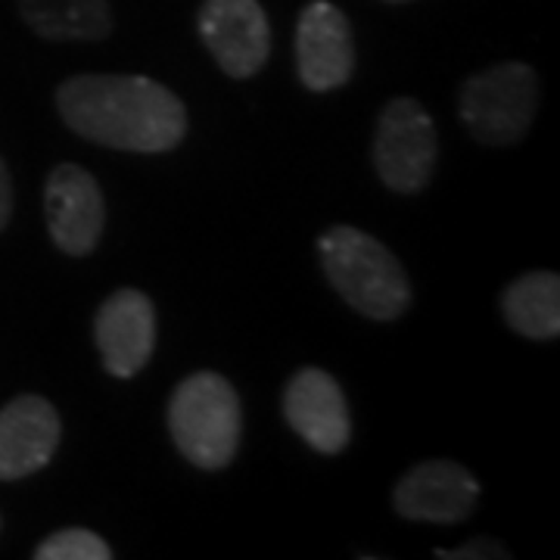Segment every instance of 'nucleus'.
Returning <instances> with one entry per match:
<instances>
[{
	"mask_svg": "<svg viewBox=\"0 0 560 560\" xmlns=\"http://www.w3.org/2000/svg\"><path fill=\"white\" fill-rule=\"evenodd\" d=\"M57 109L79 138L125 153H165L187 135L184 103L147 75L66 79Z\"/></svg>",
	"mask_w": 560,
	"mask_h": 560,
	"instance_id": "nucleus-1",
	"label": "nucleus"
},
{
	"mask_svg": "<svg viewBox=\"0 0 560 560\" xmlns=\"http://www.w3.org/2000/svg\"><path fill=\"white\" fill-rule=\"evenodd\" d=\"M283 418L320 455H340L352 440L342 386L320 368L296 371L283 389Z\"/></svg>",
	"mask_w": 560,
	"mask_h": 560,
	"instance_id": "nucleus-10",
	"label": "nucleus"
},
{
	"mask_svg": "<svg viewBox=\"0 0 560 560\" xmlns=\"http://www.w3.org/2000/svg\"><path fill=\"white\" fill-rule=\"evenodd\" d=\"M94 340L106 371L128 381L147 368L156 346V308L140 290H116L103 302L94 320Z\"/></svg>",
	"mask_w": 560,
	"mask_h": 560,
	"instance_id": "nucleus-11",
	"label": "nucleus"
},
{
	"mask_svg": "<svg viewBox=\"0 0 560 560\" xmlns=\"http://www.w3.org/2000/svg\"><path fill=\"white\" fill-rule=\"evenodd\" d=\"M296 69L308 91H337L355 72L352 25L330 0H312L296 22Z\"/></svg>",
	"mask_w": 560,
	"mask_h": 560,
	"instance_id": "nucleus-8",
	"label": "nucleus"
},
{
	"mask_svg": "<svg viewBox=\"0 0 560 560\" xmlns=\"http://www.w3.org/2000/svg\"><path fill=\"white\" fill-rule=\"evenodd\" d=\"M206 50L231 79H253L271 54V25L259 0H206L197 16Z\"/></svg>",
	"mask_w": 560,
	"mask_h": 560,
	"instance_id": "nucleus-6",
	"label": "nucleus"
},
{
	"mask_svg": "<svg viewBox=\"0 0 560 560\" xmlns=\"http://www.w3.org/2000/svg\"><path fill=\"white\" fill-rule=\"evenodd\" d=\"M168 430L180 455L200 470L228 467L243 436L241 396L215 371H197L168 399Z\"/></svg>",
	"mask_w": 560,
	"mask_h": 560,
	"instance_id": "nucleus-3",
	"label": "nucleus"
},
{
	"mask_svg": "<svg viewBox=\"0 0 560 560\" xmlns=\"http://www.w3.org/2000/svg\"><path fill=\"white\" fill-rule=\"evenodd\" d=\"M20 16L44 40H103L113 32L106 0H20Z\"/></svg>",
	"mask_w": 560,
	"mask_h": 560,
	"instance_id": "nucleus-14",
	"label": "nucleus"
},
{
	"mask_svg": "<svg viewBox=\"0 0 560 560\" xmlns=\"http://www.w3.org/2000/svg\"><path fill=\"white\" fill-rule=\"evenodd\" d=\"M539 113V79L526 62L489 66L460 84L458 116L482 147H514Z\"/></svg>",
	"mask_w": 560,
	"mask_h": 560,
	"instance_id": "nucleus-4",
	"label": "nucleus"
},
{
	"mask_svg": "<svg viewBox=\"0 0 560 560\" xmlns=\"http://www.w3.org/2000/svg\"><path fill=\"white\" fill-rule=\"evenodd\" d=\"M44 215L57 249L75 259L91 256L106 224L101 184L75 162H60L44 184Z\"/></svg>",
	"mask_w": 560,
	"mask_h": 560,
	"instance_id": "nucleus-7",
	"label": "nucleus"
},
{
	"mask_svg": "<svg viewBox=\"0 0 560 560\" xmlns=\"http://www.w3.org/2000/svg\"><path fill=\"white\" fill-rule=\"evenodd\" d=\"M318 256L334 290L364 318L396 320L411 305L401 261L359 228L330 224L318 237Z\"/></svg>",
	"mask_w": 560,
	"mask_h": 560,
	"instance_id": "nucleus-2",
	"label": "nucleus"
},
{
	"mask_svg": "<svg viewBox=\"0 0 560 560\" xmlns=\"http://www.w3.org/2000/svg\"><path fill=\"white\" fill-rule=\"evenodd\" d=\"M383 3H411V0H383Z\"/></svg>",
	"mask_w": 560,
	"mask_h": 560,
	"instance_id": "nucleus-18",
	"label": "nucleus"
},
{
	"mask_svg": "<svg viewBox=\"0 0 560 560\" xmlns=\"http://www.w3.org/2000/svg\"><path fill=\"white\" fill-rule=\"evenodd\" d=\"M440 138L430 113L415 97H396L383 106L374 135V168L396 194H420L436 172Z\"/></svg>",
	"mask_w": 560,
	"mask_h": 560,
	"instance_id": "nucleus-5",
	"label": "nucleus"
},
{
	"mask_svg": "<svg viewBox=\"0 0 560 560\" xmlns=\"http://www.w3.org/2000/svg\"><path fill=\"white\" fill-rule=\"evenodd\" d=\"M10 215H13V178L7 162L0 160V231L10 224Z\"/></svg>",
	"mask_w": 560,
	"mask_h": 560,
	"instance_id": "nucleus-17",
	"label": "nucleus"
},
{
	"mask_svg": "<svg viewBox=\"0 0 560 560\" xmlns=\"http://www.w3.org/2000/svg\"><path fill=\"white\" fill-rule=\"evenodd\" d=\"M501 315L526 340H555L560 334V278L529 271L501 293Z\"/></svg>",
	"mask_w": 560,
	"mask_h": 560,
	"instance_id": "nucleus-13",
	"label": "nucleus"
},
{
	"mask_svg": "<svg viewBox=\"0 0 560 560\" xmlns=\"http://www.w3.org/2000/svg\"><path fill=\"white\" fill-rule=\"evenodd\" d=\"M480 504V482L455 460L415 464L393 489V508L405 521L460 523Z\"/></svg>",
	"mask_w": 560,
	"mask_h": 560,
	"instance_id": "nucleus-9",
	"label": "nucleus"
},
{
	"mask_svg": "<svg viewBox=\"0 0 560 560\" xmlns=\"http://www.w3.org/2000/svg\"><path fill=\"white\" fill-rule=\"evenodd\" d=\"M440 560H495V558H511V551H504V545L492 539H474L464 541L458 548H448V551H436Z\"/></svg>",
	"mask_w": 560,
	"mask_h": 560,
	"instance_id": "nucleus-16",
	"label": "nucleus"
},
{
	"mask_svg": "<svg viewBox=\"0 0 560 560\" xmlns=\"http://www.w3.org/2000/svg\"><path fill=\"white\" fill-rule=\"evenodd\" d=\"M113 548L91 529H60L35 548V560H109Z\"/></svg>",
	"mask_w": 560,
	"mask_h": 560,
	"instance_id": "nucleus-15",
	"label": "nucleus"
},
{
	"mask_svg": "<svg viewBox=\"0 0 560 560\" xmlns=\"http://www.w3.org/2000/svg\"><path fill=\"white\" fill-rule=\"evenodd\" d=\"M62 423L57 408L40 396H16L0 408V480L38 474L57 455Z\"/></svg>",
	"mask_w": 560,
	"mask_h": 560,
	"instance_id": "nucleus-12",
	"label": "nucleus"
}]
</instances>
